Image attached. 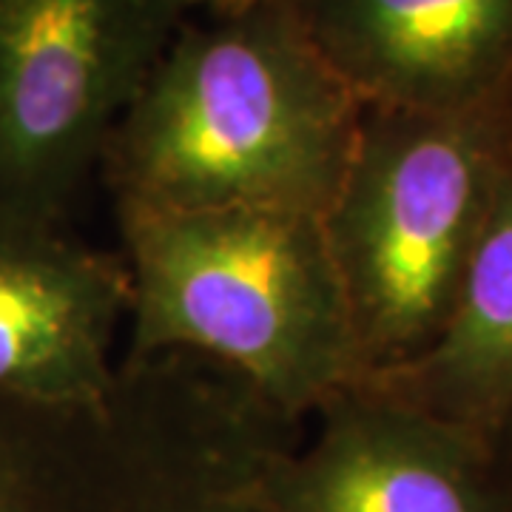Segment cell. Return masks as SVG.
I'll use <instances>...</instances> for the list:
<instances>
[{
	"label": "cell",
	"mask_w": 512,
	"mask_h": 512,
	"mask_svg": "<svg viewBox=\"0 0 512 512\" xmlns=\"http://www.w3.org/2000/svg\"><path fill=\"white\" fill-rule=\"evenodd\" d=\"M362 103L291 0L185 18L111 131L114 211L262 205L322 214L348 168Z\"/></svg>",
	"instance_id": "obj_1"
},
{
	"label": "cell",
	"mask_w": 512,
	"mask_h": 512,
	"mask_svg": "<svg viewBox=\"0 0 512 512\" xmlns=\"http://www.w3.org/2000/svg\"><path fill=\"white\" fill-rule=\"evenodd\" d=\"M114 214L131 288L126 356H194L299 427L356 382L322 214L262 205Z\"/></svg>",
	"instance_id": "obj_2"
},
{
	"label": "cell",
	"mask_w": 512,
	"mask_h": 512,
	"mask_svg": "<svg viewBox=\"0 0 512 512\" xmlns=\"http://www.w3.org/2000/svg\"><path fill=\"white\" fill-rule=\"evenodd\" d=\"M299 433L220 367L120 356L92 402L0 399V512H274Z\"/></svg>",
	"instance_id": "obj_3"
},
{
	"label": "cell",
	"mask_w": 512,
	"mask_h": 512,
	"mask_svg": "<svg viewBox=\"0 0 512 512\" xmlns=\"http://www.w3.org/2000/svg\"><path fill=\"white\" fill-rule=\"evenodd\" d=\"M510 154L501 100L464 111L362 106L322 211L356 379H393L436 345Z\"/></svg>",
	"instance_id": "obj_4"
},
{
	"label": "cell",
	"mask_w": 512,
	"mask_h": 512,
	"mask_svg": "<svg viewBox=\"0 0 512 512\" xmlns=\"http://www.w3.org/2000/svg\"><path fill=\"white\" fill-rule=\"evenodd\" d=\"M180 23L171 0H0V217L66 222Z\"/></svg>",
	"instance_id": "obj_5"
},
{
	"label": "cell",
	"mask_w": 512,
	"mask_h": 512,
	"mask_svg": "<svg viewBox=\"0 0 512 512\" xmlns=\"http://www.w3.org/2000/svg\"><path fill=\"white\" fill-rule=\"evenodd\" d=\"M268 490L274 512H510L490 436L362 379L313 410Z\"/></svg>",
	"instance_id": "obj_6"
},
{
	"label": "cell",
	"mask_w": 512,
	"mask_h": 512,
	"mask_svg": "<svg viewBox=\"0 0 512 512\" xmlns=\"http://www.w3.org/2000/svg\"><path fill=\"white\" fill-rule=\"evenodd\" d=\"M120 254L72 237L66 222L0 217V399L92 402L109 390L128 319Z\"/></svg>",
	"instance_id": "obj_7"
},
{
	"label": "cell",
	"mask_w": 512,
	"mask_h": 512,
	"mask_svg": "<svg viewBox=\"0 0 512 512\" xmlns=\"http://www.w3.org/2000/svg\"><path fill=\"white\" fill-rule=\"evenodd\" d=\"M362 106L464 111L512 89V0H291Z\"/></svg>",
	"instance_id": "obj_8"
},
{
	"label": "cell",
	"mask_w": 512,
	"mask_h": 512,
	"mask_svg": "<svg viewBox=\"0 0 512 512\" xmlns=\"http://www.w3.org/2000/svg\"><path fill=\"white\" fill-rule=\"evenodd\" d=\"M379 384L484 436L512 410V154L447 328L416 365Z\"/></svg>",
	"instance_id": "obj_9"
},
{
	"label": "cell",
	"mask_w": 512,
	"mask_h": 512,
	"mask_svg": "<svg viewBox=\"0 0 512 512\" xmlns=\"http://www.w3.org/2000/svg\"><path fill=\"white\" fill-rule=\"evenodd\" d=\"M490 444H493L498 481H501V490L507 498V510L512 512V410L490 433Z\"/></svg>",
	"instance_id": "obj_10"
},
{
	"label": "cell",
	"mask_w": 512,
	"mask_h": 512,
	"mask_svg": "<svg viewBox=\"0 0 512 512\" xmlns=\"http://www.w3.org/2000/svg\"><path fill=\"white\" fill-rule=\"evenodd\" d=\"M245 3H256V0H171L174 12L183 20L191 18V15H202V12H220V9L245 6Z\"/></svg>",
	"instance_id": "obj_11"
},
{
	"label": "cell",
	"mask_w": 512,
	"mask_h": 512,
	"mask_svg": "<svg viewBox=\"0 0 512 512\" xmlns=\"http://www.w3.org/2000/svg\"><path fill=\"white\" fill-rule=\"evenodd\" d=\"M501 109H504V114H507V120H510V128H512V89L501 97Z\"/></svg>",
	"instance_id": "obj_12"
}]
</instances>
